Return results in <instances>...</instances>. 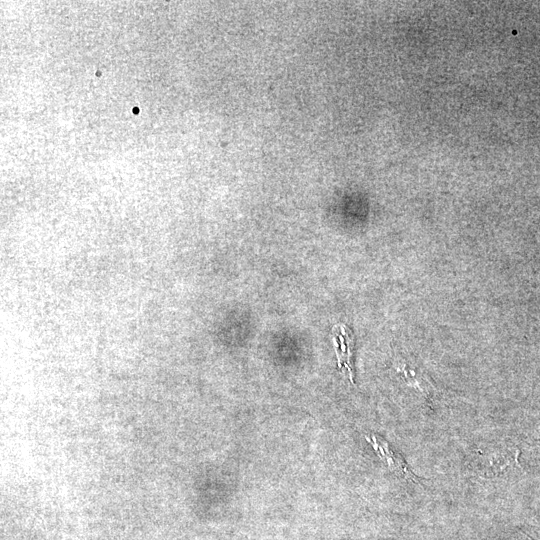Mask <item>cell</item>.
<instances>
[{
	"label": "cell",
	"instance_id": "7a4b0ae2",
	"mask_svg": "<svg viewBox=\"0 0 540 540\" xmlns=\"http://www.w3.org/2000/svg\"><path fill=\"white\" fill-rule=\"evenodd\" d=\"M337 343L336 354L340 368H346L349 372V378L353 382L352 351L354 339L350 329L345 325H338L334 329Z\"/></svg>",
	"mask_w": 540,
	"mask_h": 540
},
{
	"label": "cell",
	"instance_id": "6da1fadb",
	"mask_svg": "<svg viewBox=\"0 0 540 540\" xmlns=\"http://www.w3.org/2000/svg\"><path fill=\"white\" fill-rule=\"evenodd\" d=\"M366 440L372 445L378 456L387 464L391 471L405 480L418 482V478L408 468L402 456L395 452L383 438L371 434L366 436Z\"/></svg>",
	"mask_w": 540,
	"mask_h": 540
}]
</instances>
